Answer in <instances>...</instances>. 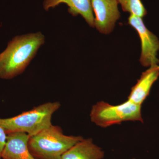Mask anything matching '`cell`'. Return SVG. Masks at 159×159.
<instances>
[{"instance_id":"3957f363","label":"cell","mask_w":159,"mask_h":159,"mask_svg":"<svg viewBox=\"0 0 159 159\" xmlns=\"http://www.w3.org/2000/svg\"><path fill=\"white\" fill-rule=\"evenodd\" d=\"M60 107L59 102H45L15 116L0 118V125L7 134L21 132L34 135L52 125V116Z\"/></svg>"},{"instance_id":"30bf717a","label":"cell","mask_w":159,"mask_h":159,"mask_svg":"<svg viewBox=\"0 0 159 159\" xmlns=\"http://www.w3.org/2000/svg\"><path fill=\"white\" fill-rule=\"evenodd\" d=\"M104 152L91 139H83L66 152L61 159H102Z\"/></svg>"},{"instance_id":"4fadbf2b","label":"cell","mask_w":159,"mask_h":159,"mask_svg":"<svg viewBox=\"0 0 159 159\" xmlns=\"http://www.w3.org/2000/svg\"></svg>"},{"instance_id":"9c48e42d","label":"cell","mask_w":159,"mask_h":159,"mask_svg":"<svg viewBox=\"0 0 159 159\" xmlns=\"http://www.w3.org/2000/svg\"><path fill=\"white\" fill-rule=\"evenodd\" d=\"M61 4L68 7V11L73 16L80 15L91 27L94 26V16L92 0H44L43 6L46 11Z\"/></svg>"},{"instance_id":"52a82bcc","label":"cell","mask_w":159,"mask_h":159,"mask_svg":"<svg viewBox=\"0 0 159 159\" xmlns=\"http://www.w3.org/2000/svg\"><path fill=\"white\" fill-rule=\"evenodd\" d=\"M29 138V135L25 133L7 134L2 159H36L28 148Z\"/></svg>"},{"instance_id":"7a4b0ae2","label":"cell","mask_w":159,"mask_h":159,"mask_svg":"<svg viewBox=\"0 0 159 159\" xmlns=\"http://www.w3.org/2000/svg\"><path fill=\"white\" fill-rule=\"evenodd\" d=\"M84 138L64 134L59 126L51 125L29 136L28 148L36 159H61L66 152Z\"/></svg>"},{"instance_id":"8fae6325","label":"cell","mask_w":159,"mask_h":159,"mask_svg":"<svg viewBox=\"0 0 159 159\" xmlns=\"http://www.w3.org/2000/svg\"><path fill=\"white\" fill-rule=\"evenodd\" d=\"M121 5L122 10L129 14L143 18L147 14V11L141 0H117Z\"/></svg>"},{"instance_id":"6da1fadb","label":"cell","mask_w":159,"mask_h":159,"mask_svg":"<svg viewBox=\"0 0 159 159\" xmlns=\"http://www.w3.org/2000/svg\"><path fill=\"white\" fill-rule=\"evenodd\" d=\"M44 43L40 32L13 38L0 54V78L11 79L22 74Z\"/></svg>"},{"instance_id":"5b68a950","label":"cell","mask_w":159,"mask_h":159,"mask_svg":"<svg viewBox=\"0 0 159 159\" xmlns=\"http://www.w3.org/2000/svg\"><path fill=\"white\" fill-rule=\"evenodd\" d=\"M128 23L139 34L141 43V55L140 61L144 67L158 65L157 57L159 51V40L156 35L146 28L142 18L130 14Z\"/></svg>"},{"instance_id":"8992f818","label":"cell","mask_w":159,"mask_h":159,"mask_svg":"<svg viewBox=\"0 0 159 159\" xmlns=\"http://www.w3.org/2000/svg\"><path fill=\"white\" fill-rule=\"evenodd\" d=\"M118 4L117 0H92L94 26L99 32L108 34L113 31L120 17Z\"/></svg>"},{"instance_id":"ba28073f","label":"cell","mask_w":159,"mask_h":159,"mask_svg":"<svg viewBox=\"0 0 159 159\" xmlns=\"http://www.w3.org/2000/svg\"><path fill=\"white\" fill-rule=\"evenodd\" d=\"M159 77V66L149 67L142 73L135 85L131 89L128 99L132 102L142 106L146 99L151 89Z\"/></svg>"},{"instance_id":"7c38bea8","label":"cell","mask_w":159,"mask_h":159,"mask_svg":"<svg viewBox=\"0 0 159 159\" xmlns=\"http://www.w3.org/2000/svg\"><path fill=\"white\" fill-rule=\"evenodd\" d=\"M7 134L6 131L0 125V159H2V153L7 140Z\"/></svg>"},{"instance_id":"277c9868","label":"cell","mask_w":159,"mask_h":159,"mask_svg":"<svg viewBox=\"0 0 159 159\" xmlns=\"http://www.w3.org/2000/svg\"><path fill=\"white\" fill-rule=\"evenodd\" d=\"M90 116L92 122L103 128L125 121L143 122L142 106L128 99L117 105H111L103 101L97 102L92 107Z\"/></svg>"}]
</instances>
